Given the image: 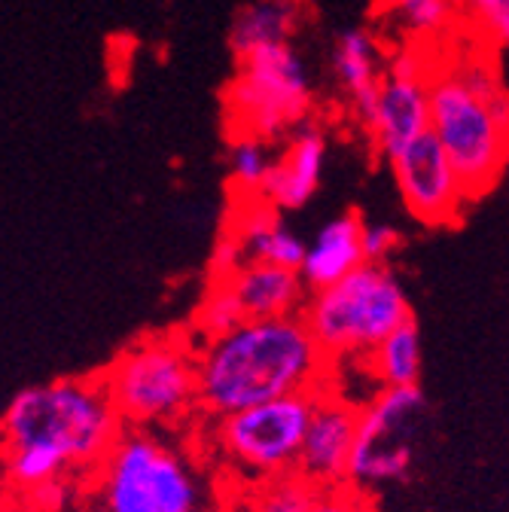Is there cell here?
Segmentation results:
<instances>
[{"mask_svg": "<svg viewBox=\"0 0 509 512\" xmlns=\"http://www.w3.org/2000/svg\"><path fill=\"white\" fill-rule=\"evenodd\" d=\"M333 360L302 314L250 317L226 336L199 342V409L226 418L269 400L330 384Z\"/></svg>", "mask_w": 509, "mask_h": 512, "instance_id": "cell-1", "label": "cell"}, {"mask_svg": "<svg viewBox=\"0 0 509 512\" xmlns=\"http://www.w3.org/2000/svg\"><path fill=\"white\" fill-rule=\"evenodd\" d=\"M125 424L95 378H58L19 391L4 412V445H49L74 467H101Z\"/></svg>", "mask_w": 509, "mask_h": 512, "instance_id": "cell-2", "label": "cell"}, {"mask_svg": "<svg viewBox=\"0 0 509 512\" xmlns=\"http://www.w3.org/2000/svg\"><path fill=\"white\" fill-rule=\"evenodd\" d=\"M189 339H141L101 372L125 430L165 427L199 409V342Z\"/></svg>", "mask_w": 509, "mask_h": 512, "instance_id": "cell-3", "label": "cell"}, {"mask_svg": "<svg viewBox=\"0 0 509 512\" xmlns=\"http://www.w3.org/2000/svg\"><path fill=\"white\" fill-rule=\"evenodd\" d=\"M305 324L333 363L372 354L397 327L412 320L403 284L388 266L366 263L339 284L311 293Z\"/></svg>", "mask_w": 509, "mask_h": 512, "instance_id": "cell-4", "label": "cell"}, {"mask_svg": "<svg viewBox=\"0 0 509 512\" xmlns=\"http://www.w3.org/2000/svg\"><path fill=\"white\" fill-rule=\"evenodd\" d=\"M101 512H205V488L168 442L125 430L95 467Z\"/></svg>", "mask_w": 509, "mask_h": 512, "instance_id": "cell-5", "label": "cell"}, {"mask_svg": "<svg viewBox=\"0 0 509 512\" xmlns=\"http://www.w3.org/2000/svg\"><path fill=\"white\" fill-rule=\"evenodd\" d=\"M430 132L449 153L470 199H479L500 180L509 162V132L497 122L485 98L470 86L458 61L433 68Z\"/></svg>", "mask_w": 509, "mask_h": 512, "instance_id": "cell-6", "label": "cell"}, {"mask_svg": "<svg viewBox=\"0 0 509 512\" xmlns=\"http://www.w3.org/2000/svg\"><path fill=\"white\" fill-rule=\"evenodd\" d=\"M314 86L305 58L293 43L263 49L238 61V74L226 89V122L232 138L253 135L263 141L290 138L305 122Z\"/></svg>", "mask_w": 509, "mask_h": 512, "instance_id": "cell-7", "label": "cell"}, {"mask_svg": "<svg viewBox=\"0 0 509 512\" xmlns=\"http://www.w3.org/2000/svg\"><path fill=\"white\" fill-rule=\"evenodd\" d=\"M317 406V391L269 400L217 418L214 445L220 458L250 482H269L299 470L305 433Z\"/></svg>", "mask_w": 509, "mask_h": 512, "instance_id": "cell-8", "label": "cell"}, {"mask_svg": "<svg viewBox=\"0 0 509 512\" xmlns=\"http://www.w3.org/2000/svg\"><path fill=\"white\" fill-rule=\"evenodd\" d=\"M424 418L427 400L418 384H412V388H385L369 403H363L348 482L363 491L403 482L415 464Z\"/></svg>", "mask_w": 509, "mask_h": 512, "instance_id": "cell-9", "label": "cell"}, {"mask_svg": "<svg viewBox=\"0 0 509 512\" xmlns=\"http://www.w3.org/2000/svg\"><path fill=\"white\" fill-rule=\"evenodd\" d=\"M418 43H400L385 64V77L378 86V101L366 135L375 150L394 159L412 141L430 132V80L433 64Z\"/></svg>", "mask_w": 509, "mask_h": 512, "instance_id": "cell-10", "label": "cell"}, {"mask_svg": "<svg viewBox=\"0 0 509 512\" xmlns=\"http://www.w3.org/2000/svg\"><path fill=\"white\" fill-rule=\"evenodd\" d=\"M388 165L406 211L424 226L455 223L473 202L461 174L433 132L412 141L406 150L388 159Z\"/></svg>", "mask_w": 509, "mask_h": 512, "instance_id": "cell-11", "label": "cell"}, {"mask_svg": "<svg viewBox=\"0 0 509 512\" xmlns=\"http://www.w3.org/2000/svg\"><path fill=\"white\" fill-rule=\"evenodd\" d=\"M357 424H360V406L345 400L330 384H324L317 391V406L305 433L296 473H302L317 488L345 485L354 458Z\"/></svg>", "mask_w": 509, "mask_h": 512, "instance_id": "cell-12", "label": "cell"}, {"mask_svg": "<svg viewBox=\"0 0 509 512\" xmlns=\"http://www.w3.org/2000/svg\"><path fill=\"white\" fill-rule=\"evenodd\" d=\"M327 165V135L314 122H302L275 156L272 174L263 186V199L278 211H299L321 186Z\"/></svg>", "mask_w": 509, "mask_h": 512, "instance_id": "cell-13", "label": "cell"}, {"mask_svg": "<svg viewBox=\"0 0 509 512\" xmlns=\"http://www.w3.org/2000/svg\"><path fill=\"white\" fill-rule=\"evenodd\" d=\"M330 61H333V74H336L342 92L351 101L354 119L366 128L372 122L378 86H381L385 64H388V55L381 49L378 34L363 25L339 31Z\"/></svg>", "mask_w": 509, "mask_h": 512, "instance_id": "cell-14", "label": "cell"}, {"mask_svg": "<svg viewBox=\"0 0 509 512\" xmlns=\"http://www.w3.org/2000/svg\"><path fill=\"white\" fill-rule=\"evenodd\" d=\"M247 253V263H272L284 269H302L308 241L299 238L281 211L263 196H241L232 226L226 229Z\"/></svg>", "mask_w": 509, "mask_h": 512, "instance_id": "cell-15", "label": "cell"}, {"mask_svg": "<svg viewBox=\"0 0 509 512\" xmlns=\"http://www.w3.org/2000/svg\"><path fill=\"white\" fill-rule=\"evenodd\" d=\"M366 266L363 253V220L357 214H339L327 220L305 247L302 278L311 293L327 290Z\"/></svg>", "mask_w": 509, "mask_h": 512, "instance_id": "cell-16", "label": "cell"}, {"mask_svg": "<svg viewBox=\"0 0 509 512\" xmlns=\"http://www.w3.org/2000/svg\"><path fill=\"white\" fill-rule=\"evenodd\" d=\"M229 287L235 290L247 320L302 314L311 299L299 269H284L272 263H247L235 278H229Z\"/></svg>", "mask_w": 509, "mask_h": 512, "instance_id": "cell-17", "label": "cell"}, {"mask_svg": "<svg viewBox=\"0 0 509 512\" xmlns=\"http://www.w3.org/2000/svg\"><path fill=\"white\" fill-rule=\"evenodd\" d=\"M305 16V0H250L229 28V46L235 58H250L263 49L293 43Z\"/></svg>", "mask_w": 509, "mask_h": 512, "instance_id": "cell-18", "label": "cell"}, {"mask_svg": "<svg viewBox=\"0 0 509 512\" xmlns=\"http://www.w3.org/2000/svg\"><path fill=\"white\" fill-rule=\"evenodd\" d=\"M461 19V0H381V25L403 43L424 46L449 34Z\"/></svg>", "mask_w": 509, "mask_h": 512, "instance_id": "cell-19", "label": "cell"}, {"mask_svg": "<svg viewBox=\"0 0 509 512\" xmlns=\"http://www.w3.org/2000/svg\"><path fill=\"white\" fill-rule=\"evenodd\" d=\"M372 381L385 388H412L421 378V333L415 320H406L372 354L363 357Z\"/></svg>", "mask_w": 509, "mask_h": 512, "instance_id": "cell-20", "label": "cell"}, {"mask_svg": "<svg viewBox=\"0 0 509 512\" xmlns=\"http://www.w3.org/2000/svg\"><path fill=\"white\" fill-rule=\"evenodd\" d=\"M247 320L235 290L229 287V281H211V287L205 290L199 308H196V320H193V333L199 342L205 339H217L226 336L232 330H238Z\"/></svg>", "mask_w": 509, "mask_h": 512, "instance_id": "cell-21", "label": "cell"}, {"mask_svg": "<svg viewBox=\"0 0 509 512\" xmlns=\"http://www.w3.org/2000/svg\"><path fill=\"white\" fill-rule=\"evenodd\" d=\"M275 156L269 153V141L238 135L229 144V174L241 196H263V186L272 174Z\"/></svg>", "mask_w": 509, "mask_h": 512, "instance_id": "cell-22", "label": "cell"}, {"mask_svg": "<svg viewBox=\"0 0 509 512\" xmlns=\"http://www.w3.org/2000/svg\"><path fill=\"white\" fill-rule=\"evenodd\" d=\"M317 494H321V488L308 482L302 473H287L260 482L244 512H311Z\"/></svg>", "mask_w": 509, "mask_h": 512, "instance_id": "cell-23", "label": "cell"}, {"mask_svg": "<svg viewBox=\"0 0 509 512\" xmlns=\"http://www.w3.org/2000/svg\"><path fill=\"white\" fill-rule=\"evenodd\" d=\"M461 19L488 49H509V0H461Z\"/></svg>", "mask_w": 509, "mask_h": 512, "instance_id": "cell-24", "label": "cell"}, {"mask_svg": "<svg viewBox=\"0 0 509 512\" xmlns=\"http://www.w3.org/2000/svg\"><path fill=\"white\" fill-rule=\"evenodd\" d=\"M311 512H375V500H372V491H363L345 482V485L321 488Z\"/></svg>", "mask_w": 509, "mask_h": 512, "instance_id": "cell-25", "label": "cell"}, {"mask_svg": "<svg viewBox=\"0 0 509 512\" xmlns=\"http://www.w3.org/2000/svg\"><path fill=\"white\" fill-rule=\"evenodd\" d=\"M400 247V232L388 223H363V253L366 263L388 266V256Z\"/></svg>", "mask_w": 509, "mask_h": 512, "instance_id": "cell-26", "label": "cell"}, {"mask_svg": "<svg viewBox=\"0 0 509 512\" xmlns=\"http://www.w3.org/2000/svg\"><path fill=\"white\" fill-rule=\"evenodd\" d=\"M244 266H247V253H244V247L226 232V235L220 238V244L214 247V256H211V281H229V278H235Z\"/></svg>", "mask_w": 509, "mask_h": 512, "instance_id": "cell-27", "label": "cell"}]
</instances>
